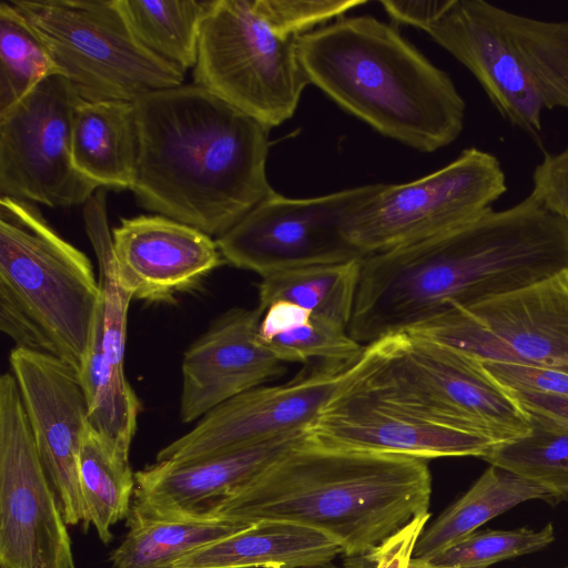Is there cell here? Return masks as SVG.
Segmentation results:
<instances>
[{"mask_svg":"<svg viewBox=\"0 0 568 568\" xmlns=\"http://www.w3.org/2000/svg\"><path fill=\"white\" fill-rule=\"evenodd\" d=\"M568 270V225L530 195L434 237L364 256L349 335L369 345Z\"/></svg>","mask_w":568,"mask_h":568,"instance_id":"obj_1","label":"cell"},{"mask_svg":"<svg viewBox=\"0 0 568 568\" xmlns=\"http://www.w3.org/2000/svg\"><path fill=\"white\" fill-rule=\"evenodd\" d=\"M133 105L131 191L144 210L219 237L274 191L267 125L195 83L150 92Z\"/></svg>","mask_w":568,"mask_h":568,"instance_id":"obj_2","label":"cell"},{"mask_svg":"<svg viewBox=\"0 0 568 568\" xmlns=\"http://www.w3.org/2000/svg\"><path fill=\"white\" fill-rule=\"evenodd\" d=\"M430 495L425 459L328 448L305 438L209 517L308 526L334 538L345 556L371 558L410 520L428 514Z\"/></svg>","mask_w":568,"mask_h":568,"instance_id":"obj_3","label":"cell"},{"mask_svg":"<svg viewBox=\"0 0 568 568\" xmlns=\"http://www.w3.org/2000/svg\"><path fill=\"white\" fill-rule=\"evenodd\" d=\"M298 50L310 83L378 133L426 153L460 135L466 103L453 80L394 27L342 17Z\"/></svg>","mask_w":568,"mask_h":568,"instance_id":"obj_4","label":"cell"},{"mask_svg":"<svg viewBox=\"0 0 568 568\" xmlns=\"http://www.w3.org/2000/svg\"><path fill=\"white\" fill-rule=\"evenodd\" d=\"M101 301L89 257L29 201L0 199V328L80 371Z\"/></svg>","mask_w":568,"mask_h":568,"instance_id":"obj_5","label":"cell"},{"mask_svg":"<svg viewBox=\"0 0 568 568\" xmlns=\"http://www.w3.org/2000/svg\"><path fill=\"white\" fill-rule=\"evenodd\" d=\"M426 33L467 68L507 122L532 139L539 141L545 111H568V20L449 0Z\"/></svg>","mask_w":568,"mask_h":568,"instance_id":"obj_6","label":"cell"},{"mask_svg":"<svg viewBox=\"0 0 568 568\" xmlns=\"http://www.w3.org/2000/svg\"><path fill=\"white\" fill-rule=\"evenodd\" d=\"M79 95L133 102L183 84L184 72L145 48L118 0H11Z\"/></svg>","mask_w":568,"mask_h":568,"instance_id":"obj_7","label":"cell"},{"mask_svg":"<svg viewBox=\"0 0 568 568\" xmlns=\"http://www.w3.org/2000/svg\"><path fill=\"white\" fill-rule=\"evenodd\" d=\"M300 38L276 34L256 0H214L201 28L194 83L278 126L293 116L310 84Z\"/></svg>","mask_w":568,"mask_h":568,"instance_id":"obj_8","label":"cell"},{"mask_svg":"<svg viewBox=\"0 0 568 568\" xmlns=\"http://www.w3.org/2000/svg\"><path fill=\"white\" fill-rule=\"evenodd\" d=\"M369 367L338 390L306 428L308 442L420 459L475 456L497 444L462 428Z\"/></svg>","mask_w":568,"mask_h":568,"instance_id":"obj_9","label":"cell"},{"mask_svg":"<svg viewBox=\"0 0 568 568\" xmlns=\"http://www.w3.org/2000/svg\"><path fill=\"white\" fill-rule=\"evenodd\" d=\"M383 183L310 199L273 191L216 243L224 262L261 277L292 268L344 263L364 255L349 231Z\"/></svg>","mask_w":568,"mask_h":568,"instance_id":"obj_10","label":"cell"},{"mask_svg":"<svg viewBox=\"0 0 568 568\" xmlns=\"http://www.w3.org/2000/svg\"><path fill=\"white\" fill-rule=\"evenodd\" d=\"M506 191L499 160L468 148L428 175L384 184L355 217L351 240L364 256L407 246L477 219Z\"/></svg>","mask_w":568,"mask_h":568,"instance_id":"obj_11","label":"cell"},{"mask_svg":"<svg viewBox=\"0 0 568 568\" xmlns=\"http://www.w3.org/2000/svg\"><path fill=\"white\" fill-rule=\"evenodd\" d=\"M12 373L0 377V568H77Z\"/></svg>","mask_w":568,"mask_h":568,"instance_id":"obj_12","label":"cell"},{"mask_svg":"<svg viewBox=\"0 0 568 568\" xmlns=\"http://www.w3.org/2000/svg\"><path fill=\"white\" fill-rule=\"evenodd\" d=\"M84 101L53 74L0 114V194L49 207L85 202L100 187L73 163L72 123Z\"/></svg>","mask_w":568,"mask_h":568,"instance_id":"obj_13","label":"cell"},{"mask_svg":"<svg viewBox=\"0 0 568 568\" xmlns=\"http://www.w3.org/2000/svg\"><path fill=\"white\" fill-rule=\"evenodd\" d=\"M376 371L455 425L497 444L531 429L509 388L478 359L450 346L407 333L389 335Z\"/></svg>","mask_w":568,"mask_h":568,"instance_id":"obj_14","label":"cell"},{"mask_svg":"<svg viewBox=\"0 0 568 568\" xmlns=\"http://www.w3.org/2000/svg\"><path fill=\"white\" fill-rule=\"evenodd\" d=\"M427 338L479 362L568 373V270L525 288L433 318Z\"/></svg>","mask_w":568,"mask_h":568,"instance_id":"obj_15","label":"cell"},{"mask_svg":"<svg viewBox=\"0 0 568 568\" xmlns=\"http://www.w3.org/2000/svg\"><path fill=\"white\" fill-rule=\"evenodd\" d=\"M378 351L379 343L374 342L355 362H320L284 384L244 392L207 412L155 460H194L306 430L329 399L369 367Z\"/></svg>","mask_w":568,"mask_h":568,"instance_id":"obj_16","label":"cell"},{"mask_svg":"<svg viewBox=\"0 0 568 568\" xmlns=\"http://www.w3.org/2000/svg\"><path fill=\"white\" fill-rule=\"evenodd\" d=\"M39 457L59 498L64 520L84 519L79 455L89 426L78 371L49 354L14 347L9 356Z\"/></svg>","mask_w":568,"mask_h":568,"instance_id":"obj_17","label":"cell"},{"mask_svg":"<svg viewBox=\"0 0 568 568\" xmlns=\"http://www.w3.org/2000/svg\"><path fill=\"white\" fill-rule=\"evenodd\" d=\"M99 262L101 301L79 376L93 430L118 454L129 457L141 403L124 372L126 318L132 296L120 285L106 233L91 241Z\"/></svg>","mask_w":568,"mask_h":568,"instance_id":"obj_18","label":"cell"},{"mask_svg":"<svg viewBox=\"0 0 568 568\" xmlns=\"http://www.w3.org/2000/svg\"><path fill=\"white\" fill-rule=\"evenodd\" d=\"M263 311L234 307L216 317L182 359L180 419H200L222 403L284 373L258 337Z\"/></svg>","mask_w":568,"mask_h":568,"instance_id":"obj_19","label":"cell"},{"mask_svg":"<svg viewBox=\"0 0 568 568\" xmlns=\"http://www.w3.org/2000/svg\"><path fill=\"white\" fill-rule=\"evenodd\" d=\"M112 255L120 285L149 302L168 301L224 263L211 235L163 215L121 219Z\"/></svg>","mask_w":568,"mask_h":568,"instance_id":"obj_20","label":"cell"},{"mask_svg":"<svg viewBox=\"0 0 568 568\" xmlns=\"http://www.w3.org/2000/svg\"><path fill=\"white\" fill-rule=\"evenodd\" d=\"M305 438L306 430H300L200 459L155 460L134 473L133 500L161 514L211 518L219 503Z\"/></svg>","mask_w":568,"mask_h":568,"instance_id":"obj_21","label":"cell"},{"mask_svg":"<svg viewBox=\"0 0 568 568\" xmlns=\"http://www.w3.org/2000/svg\"><path fill=\"white\" fill-rule=\"evenodd\" d=\"M341 554L339 544L315 528L262 520L194 550L172 568H297L332 562Z\"/></svg>","mask_w":568,"mask_h":568,"instance_id":"obj_22","label":"cell"},{"mask_svg":"<svg viewBox=\"0 0 568 568\" xmlns=\"http://www.w3.org/2000/svg\"><path fill=\"white\" fill-rule=\"evenodd\" d=\"M133 102L82 101L72 123L77 170L100 187L131 190L138 162Z\"/></svg>","mask_w":568,"mask_h":568,"instance_id":"obj_23","label":"cell"},{"mask_svg":"<svg viewBox=\"0 0 568 568\" xmlns=\"http://www.w3.org/2000/svg\"><path fill=\"white\" fill-rule=\"evenodd\" d=\"M250 525L161 514L132 500L126 534L109 554L110 568H172L194 550Z\"/></svg>","mask_w":568,"mask_h":568,"instance_id":"obj_24","label":"cell"},{"mask_svg":"<svg viewBox=\"0 0 568 568\" xmlns=\"http://www.w3.org/2000/svg\"><path fill=\"white\" fill-rule=\"evenodd\" d=\"M531 499L556 504L552 495L538 484L490 465L462 498L423 530L413 559H429L491 518Z\"/></svg>","mask_w":568,"mask_h":568,"instance_id":"obj_25","label":"cell"},{"mask_svg":"<svg viewBox=\"0 0 568 568\" xmlns=\"http://www.w3.org/2000/svg\"><path fill=\"white\" fill-rule=\"evenodd\" d=\"M362 258L285 270L261 277L257 306L264 312L272 303L286 301L348 328Z\"/></svg>","mask_w":568,"mask_h":568,"instance_id":"obj_26","label":"cell"},{"mask_svg":"<svg viewBox=\"0 0 568 568\" xmlns=\"http://www.w3.org/2000/svg\"><path fill=\"white\" fill-rule=\"evenodd\" d=\"M79 483L83 503V529L93 527L104 545L111 528L130 513L135 478L129 458L113 450L88 426L79 455Z\"/></svg>","mask_w":568,"mask_h":568,"instance_id":"obj_27","label":"cell"},{"mask_svg":"<svg viewBox=\"0 0 568 568\" xmlns=\"http://www.w3.org/2000/svg\"><path fill=\"white\" fill-rule=\"evenodd\" d=\"M214 0H118L139 41L185 73L197 60L203 21Z\"/></svg>","mask_w":568,"mask_h":568,"instance_id":"obj_28","label":"cell"},{"mask_svg":"<svg viewBox=\"0 0 568 568\" xmlns=\"http://www.w3.org/2000/svg\"><path fill=\"white\" fill-rule=\"evenodd\" d=\"M531 429L519 438L496 444L483 457L547 489L555 501L568 498V428L529 415Z\"/></svg>","mask_w":568,"mask_h":568,"instance_id":"obj_29","label":"cell"},{"mask_svg":"<svg viewBox=\"0 0 568 568\" xmlns=\"http://www.w3.org/2000/svg\"><path fill=\"white\" fill-rule=\"evenodd\" d=\"M61 74L50 52L10 1L0 3V114L41 81Z\"/></svg>","mask_w":568,"mask_h":568,"instance_id":"obj_30","label":"cell"},{"mask_svg":"<svg viewBox=\"0 0 568 568\" xmlns=\"http://www.w3.org/2000/svg\"><path fill=\"white\" fill-rule=\"evenodd\" d=\"M554 539L551 524L540 530L519 528L475 531L426 561L444 568H487L503 560L541 550Z\"/></svg>","mask_w":568,"mask_h":568,"instance_id":"obj_31","label":"cell"},{"mask_svg":"<svg viewBox=\"0 0 568 568\" xmlns=\"http://www.w3.org/2000/svg\"><path fill=\"white\" fill-rule=\"evenodd\" d=\"M281 362H355L365 346L357 343L347 328L312 315L307 321L273 337L266 343Z\"/></svg>","mask_w":568,"mask_h":568,"instance_id":"obj_32","label":"cell"},{"mask_svg":"<svg viewBox=\"0 0 568 568\" xmlns=\"http://www.w3.org/2000/svg\"><path fill=\"white\" fill-rule=\"evenodd\" d=\"M366 1L348 0H256V6L273 31L281 37H302L316 26L344 17Z\"/></svg>","mask_w":568,"mask_h":568,"instance_id":"obj_33","label":"cell"},{"mask_svg":"<svg viewBox=\"0 0 568 568\" xmlns=\"http://www.w3.org/2000/svg\"><path fill=\"white\" fill-rule=\"evenodd\" d=\"M529 195L568 225V148L544 155L532 172Z\"/></svg>","mask_w":568,"mask_h":568,"instance_id":"obj_34","label":"cell"},{"mask_svg":"<svg viewBox=\"0 0 568 568\" xmlns=\"http://www.w3.org/2000/svg\"><path fill=\"white\" fill-rule=\"evenodd\" d=\"M500 384L511 389L568 396V373L505 362H480Z\"/></svg>","mask_w":568,"mask_h":568,"instance_id":"obj_35","label":"cell"},{"mask_svg":"<svg viewBox=\"0 0 568 568\" xmlns=\"http://www.w3.org/2000/svg\"><path fill=\"white\" fill-rule=\"evenodd\" d=\"M429 513L419 515L384 541L371 556L374 568H408L415 545L429 519Z\"/></svg>","mask_w":568,"mask_h":568,"instance_id":"obj_36","label":"cell"},{"mask_svg":"<svg viewBox=\"0 0 568 568\" xmlns=\"http://www.w3.org/2000/svg\"><path fill=\"white\" fill-rule=\"evenodd\" d=\"M449 0L381 1L384 11L396 22L413 26L425 32L445 11Z\"/></svg>","mask_w":568,"mask_h":568,"instance_id":"obj_37","label":"cell"},{"mask_svg":"<svg viewBox=\"0 0 568 568\" xmlns=\"http://www.w3.org/2000/svg\"><path fill=\"white\" fill-rule=\"evenodd\" d=\"M509 390L528 415L568 428V396L526 389Z\"/></svg>","mask_w":568,"mask_h":568,"instance_id":"obj_38","label":"cell"},{"mask_svg":"<svg viewBox=\"0 0 568 568\" xmlns=\"http://www.w3.org/2000/svg\"><path fill=\"white\" fill-rule=\"evenodd\" d=\"M312 315L310 311L291 302H274L263 312L258 337L262 343H266L293 326L307 321Z\"/></svg>","mask_w":568,"mask_h":568,"instance_id":"obj_39","label":"cell"},{"mask_svg":"<svg viewBox=\"0 0 568 568\" xmlns=\"http://www.w3.org/2000/svg\"><path fill=\"white\" fill-rule=\"evenodd\" d=\"M356 561H352L351 564L346 566H336L332 562L327 564H320V565H311V566H304V567H297V568H374V561L371 559L366 564H363V561L366 558H355Z\"/></svg>","mask_w":568,"mask_h":568,"instance_id":"obj_40","label":"cell"},{"mask_svg":"<svg viewBox=\"0 0 568 568\" xmlns=\"http://www.w3.org/2000/svg\"><path fill=\"white\" fill-rule=\"evenodd\" d=\"M408 568H444V567L433 565L426 560H418V559L412 558Z\"/></svg>","mask_w":568,"mask_h":568,"instance_id":"obj_41","label":"cell"},{"mask_svg":"<svg viewBox=\"0 0 568 568\" xmlns=\"http://www.w3.org/2000/svg\"><path fill=\"white\" fill-rule=\"evenodd\" d=\"M565 568H568V567H565Z\"/></svg>","mask_w":568,"mask_h":568,"instance_id":"obj_42","label":"cell"}]
</instances>
